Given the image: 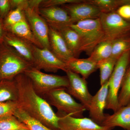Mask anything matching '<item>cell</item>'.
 I'll return each mask as SVG.
<instances>
[{
  "label": "cell",
  "instance_id": "7402d4cb",
  "mask_svg": "<svg viewBox=\"0 0 130 130\" xmlns=\"http://www.w3.org/2000/svg\"><path fill=\"white\" fill-rule=\"evenodd\" d=\"M18 90L14 80H0V102L17 101Z\"/></svg>",
  "mask_w": 130,
  "mask_h": 130
},
{
  "label": "cell",
  "instance_id": "2e32d148",
  "mask_svg": "<svg viewBox=\"0 0 130 130\" xmlns=\"http://www.w3.org/2000/svg\"><path fill=\"white\" fill-rule=\"evenodd\" d=\"M3 42L12 47L23 58L33 66V46L34 45L13 33L6 31Z\"/></svg>",
  "mask_w": 130,
  "mask_h": 130
},
{
  "label": "cell",
  "instance_id": "7c38bea8",
  "mask_svg": "<svg viewBox=\"0 0 130 130\" xmlns=\"http://www.w3.org/2000/svg\"><path fill=\"white\" fill-rule=\"evenodd\" d=\"M64 7L68 13L73 24L87 20L99 18L102 13L97 7L85 1L64 5Z\"/></svg>",
  "mask_w": 130,
  "mask_h": 130
},
{
  "label": "cell",
  "instance_id": "f1b7e54d",
  "mask_svg": "<svg viewBox=\"0 0 130 130\" xmlns=\"http://www.w3.org/2000/svg\"><path fill=\"white\" fill-rule=\"evenodd\" d=\"M25 19L24 12L22 9L19 8L12 9L3 20L5 30Z\"/></svg>",
  "mask_w": 130,
  "mask_h": 130
},
{
  "label": "cell",
  "instance_id": "d6986e66",
  "mask_svg": "<svg viewBox=\"0 0 130 130\" xmlns=\"http://www.w3.org/2000/svg\"><path fill=\"white\" fill-rule=\"evenodd\" d=\"M6 31L13 33L36 46L43 48L35 37L26 19L8 28Z\"/></svg>",
  "mask_w": 130,
  "mask_h": 130
},
{
  "label": "cell",
  "instance_id": "4316f807",
  "mask_svg": "<svg viewBox=\"0 0 130 130\" xmlns=\"http://www.w3.org/2000/svg\"><path fill=\"white\" fill-rule=\"evenodd\" d=\"M130 51V36L113 41L111 58L118 60L124 53Z\"/></svg>",
  "mask_w": 130,
  "mask_h": 130
},
{
  "label": "cell",
  "instance_id": "836d02e7",
  "mask_svg": "<svg viewBox=\"0 0 130 130\" xmlns=\"http://www.w3.org/2000/svg\"><path fill=\"white\" fill-rule=\"evenodd\" d=\"M116 12L123 18L130 22V4L122 6Z\"/></svg>",
  "mask_w": 130,
  "mask_h": 130
},
{
  "label": "cell",
  "instance_id": "e575fe53",
  "mask_svg": "<svg viewBox=\"0 0 130 130\" xmlns=\"http://www.w3.org/2000/svg\"><path fill=\"white\" fill-rule=\"evenodd\" d=\"M6 31L3 20L0 18V44L3 42V38Z\"/></svg>",
  "mask_w": 130,
  "mask_h": 130
},
{
  "label": "cell",
  "instance_id": "d590c367",
  "mask_svg": "<svg viewBox=\"0 0 130 130\" xmlns=\"http://www.w3.org/2000/svg\"><path fill=\"white\" fill-rule=\"evenodd\" d=\"M18 130H28L27 129H24V128H23V129H18Z\"/></svg>",
  "mask_w": 130,
  "mask_h": 130
},
{
  "label": "cell",
  "instance_id": "d4e9b609",
  "mask_svg": "<svg viewBox=\"0 0 130 130\" xmlns=\"http://www.w3.org/2000/svg\"><path fill=\"white\" fill-rule=\"evenodd\" d=\"M120 89L118 97L119 108L130 104V66L126 70Z\"/></svg>",
  "mask_w": 130,
  "mask_h": 130
},
{
  "label": "cell",
  "instance_id": "52a82bcc",
  "mask_svg": "<svg viewBox=\"0 0 130 130\" xmlns=\"http://www.w3.org/2000/svg\"><path fill=\"white\" fill-rule=\"evenodd\" d=\"M100 22L106 40L113 41L130 36V22L123 18L116 11L102 13Z\"/></svg>",
  "mask_w": 130,
  "mask_h": 130
},
{
  "label": "cell",
  "instance_id": "5bb4252c",
  "mask_svg": "<svg viewBox=\"0 0 130 130\" xmlns=\"http://www.w3.org/2000/svg\"><path fill=\"white\" fill-rule=\"evenodd\" d=\"M108 85V81L101 86L100 90L93 96L89 109L90 118L100 125L105 118L104 110L106 107Z\"/></svg>",
  "mask_w": 130,
  "mask_h": 130
},
{
  "label": "cell",
  "instance_id": "ac0fdd59",
  "mask_svg": "<svg viewBox=\"0 0 130 130\" xmlns=\"http://www.w3.org/2000/svg\"><path fill=\"white\" fill-rule=\"evenodd\" d=\"M68 70L77 74H80L86 79L98 69L97 64L88 58L78 59L74 58L66 64Z\"/></svg>",
  "mask_w": 130,
  "mask_h": 130
},
{
  "label": "cell",
  "instance_id": "ba28073f",
  "mask_svg": "<svg viewBox=\"0 0 130 130\" xmlns=\"http://www.w3.org/2000/svg\"><path fill=\"white\" fill-rule=\"evenodd\" d=\"M40 7L29 6L24 11L26 19L32 33L43 48L50 49L49 26L39 13Z\"/></svg>",
  "mask_w": 130,
  "mask_h": 130
},
{
  "label": "cell",
  "instance_id": "83f0119b",
  "mask_svg": "<svg viewBox=\"0 0 130 130\" xmlns=\"http://www.w3.org/2000/svg\"><path fill=\"white\" fill-rule=\"evenodd\" d=\"M28 128L13 115L0 117V130H11Z\"/></svg>",
  "mask_w": 130,
  "mask_h": 130
},
{
  "label": "cell",
  "instance_id": "4dcf8cb0",
  "mask_svg": "<svg viewBox=\"0 0 130 130\" xmlns=\"http://www.w3.org/2000/svg\"><path fill=\"white\" fill-rule=\"evenodd\" d=\"M83 1H84L81 0H42L40 4V8L58 6L59 5H64L69 4L79 3Z\"/></svg>",
  "mask_w": 130,
  "mask_h": 130
},
{
  "label": "cell",
  "instance_id": "8d00e7d4",
  "mask_svg": "<svg viewBox=\"0 0 130 130\" xmlns=\"http://www.w3.org/2000/svg\"><path fill=\"white\" fill-rule=\"evenodd\" d=\"M17 130V129H14V130Z\"/></svg>",
  "mask_w": 130,
  "mask_h": 130
},
{
  "label": "cell",
  "instance_id": "9c48e42d",
  "mask_svg": "<svg viewBox=\"0 0 130 130\" xmlns=\"http://www.w3.org/2000/svg\"><path fill=\"white\" fill-rule=\"evenodd\" d=\"M33 67L47 72L56 73L59 70L67 71L66 63L58 58L50 50L33 46Z\"/></svg>",
  "mask_w": 130,
  "mask_h": 130
},
{
  "label": "cell",
  "instance_id": "8fae6325",
  "mask_svg": "<svg viewBox=\"0 0 130 130\" xmlns=\"http://www.w3.org/2000/svg\"><path fill=\"white\" fill-rule=\"evenodd\" d=\"M59 118L58 130H112V129L98 124L90 118H74L58 112Z\"/></svg>",
  "mask_w": 130,
  "mask_h": 130
},
{
  "label": "cell",
  "instance_id": "603a6c76",
  "mask_svg": "<svg viewBox=\"0 0 130 130\" xmlns=\"http://www.w3.org/2000/svg\"><path fill=\"white\" fill-rule=\"evenodd\" d=\"M86 2L97 7L102 13L116 11L120 7L130 4V0H88Z\"/></svg>",
  "mask_w": 130,
  "mask_h": 130
},
{
  "label": "cell",
  "instance_id": "1f68e13d",
  "mask_svg": "<svg viewBox=\"0 0 130 130\" xmlns=\"http://www.w3.org/2000/svg\"><path fill=\"white\" fill-rule=\"evenodd\" d=\"M11 10L10 0H0V18L3 20Z\"/></svg>",
  "mask_w": 130,
  "mask_h": 130
},
{
  "label": "cell",
  "instance_id": "3957f363",
  "mask_svg": "<svg viewBox=\"0 0 130 130\" xmlns=\"http://www.w3.org/2000/svg\"><path fill=\"white\" fill-rule=\"evenodd\" d=\"M70 26L79 35L81 53L89 56L98 44L106 40L100 18L79 21Z\"/></svg>",
  "mask_w": 130,
  "mask_h": 130
},
{
  "label": "cell",
  "instance_id": "5b68a950",
  "mask_svg": "<svg viewBox=\"0 0 130 130\" xmlns=\"http://www.w3.org/2000/svg\"><path fill=\"white\" fill-rule=\"evenodd\" d=\"M130 63V51L118 59L108 80V91L105 109L116 111L119 108L118 97L123 78Z\"/></svg>",
  "mask_w": 130,
  "mask_h": 130
},
{
  "label": "cell",
  "instance_id": "484cf974",
  "mask_svg": "<svg viewBox=\"0 0 130 130\" xmlns=\"http://www.w3.org/2000/svg\"><path fill=\"white\" fill-rule=\"evenodd\" d=\"M118 60L110 57L98 63V69L100 70L101 86L109 80Z\"/></svg>",
  "mask_w": 130,
  "mask_h": 130
},
{
  "label": "cell",
  "instance_id": "9a60e30c",
  "mask_svg": "<svg viewBox=\"0 0 130 130\" xmlns=\"http://www.w3.org/2000/svg\"><path fill=\"white\" fill-rule=\"evenodd\" d=\"M49 40L51 51L66 64L75 58L60 32L50 26H49Z\"/></svg>",
  "mask_w": 130,
  "mask_h": 130
},
{
  "label": "cell",
  "instance_id": "8992f818",
  "mask_svg": "<svg viewBox=\"0 0 130 130\" xmlns=\"http://www.w3.org/2000/svg\"><path fill=\"white\" fill-rule=\"evenodd\" d=\"M48 102L61 112L74 118H83V113L86 110L81 103L74 100L65 88L51 90L42 97Z\"/></svg>",
  "mask_w": 130,
  "mask_h": 130
},
{
  "label": "cell",
  "instance_id": "277c9868",
  "mask_svg": "<svg viewBox=\"0 0 130 130\" xmlns=\"http://www.w3.org/2000/svg\"><path fill=\"white\" fill-rule=\"evenodd\" d=\"M24 74L29 78L35 91L42 97L55 89H66L69 84L67 76L46 74L34 67L25 72Z\"/></svg>",
  "mask_w": 130,
  "mask_h": 130
},
{
  "label": "cell",
  "instance_id": "30bf717a",
  "mask_svg": "<svg viewBox=\"0 0 130 130\" xmlns=\"http://www.w3.org/2000/svg\"><path fill=\"white\" fill-rule=\"evenodd\" d=\"M66 72L69 81L66 90L70 95L79 100L86 110H89L93 96L89 92L86 80L71 70H68Z\"/></svg>",
  "mask_w": 130,
  "mask_h": 130
},
{
  "label": "cell",
  "instance_id": "4fadbf2b",
  "mask_svg": "<svg viewBox=\"0 0 130 130\" xmlns=\"http://www.w3.org/2000/svg\"><path fill=\"white\" fill-rule=\"evenodd\" d=\"M39 13L49 26L58 29L73 24L68 13L64 8L58 6L39 8Z\"/></svg>",
  "mask_w": 130,
  "mask_h": 130
},
{
  "label": "cell",
  "instance_id": "ffe728a7",
  "mask_svg": "<svg viewBox=\"0 0 130 130\" xmlns=\"http://www.w3.org/2000/svg\"><path fill=\"white\" fill-rule=\"evenodd\" d=\"M56 30L62 35L68 48L74 57L77 58L81 53L80 39L77 32L70 26L61 27Z\"/></svg>",
  "mask_w": 130,
  "mask_h": 130
},
{
  "label": "cell",
  "instance_id": "44dd1931",
  "mask_svg": "<svg viewBox=\"0 0 130 130\" xmlns=\"http://www.w3.org/2000/svg\"><path fill=\"white\" fill-rule=\"evenodd\" d=\"M113 41L105 40L94 48L88 58L97 63L111 57Z\"/></svg>",
  "mask_w": 130,
  "mask_h": 130
},
{
  "label": "cell",
  "instance_id": "f546056e",
  "mask_svg": "<svg viewBox=\"0 0 130 130\" xmlns=\"http://www.w3.org/2000/svg\"><path fill=\"white\" fill-rule=\"evenodd\" d=\"M19 105L17 101H7L0 102V117L13 115Z\"/></svg>",
  "mask_w": 130,
  "mask_h": 130
},
{
  "label": "cell",
  "instance_id": "d6a6232c",
  "mask_svg": "<svg viewBox=\"0 0 130 130\" xmlns=\"http://www.w3.org/2000/svg\"><path fill=\"white\" fill-rule=\"evenodd\" d=\"M11 9L19 8L24 11L29 6V0H10Z\"/></svg>",
  "mask_w": 130,
  "mask_h": 130
},
{
  "label": "cell",
  "instance_id": "cb8c5ba5",
  "mask_svg": "<svg viewBox=\"0 0 130 130\" xmlns=\"http://www.w3.org/2000/svg\"><path fill=\"white\" fill-rule=\"evenodd\" d=\"M13 115L20 121L24 124L29 130H54L48 128L38 120L29 116L19 107Z\"/></svg>",
  "mask_w": 130,
  "mask_h": 130
},
{
  "label": "cell",
  "instance_id": "e0dca14e",
  "mask_svg": "<svg viewBox=\"0 0 130 130\" xmlns=\"http://www.w3.org/2000/svg\"><path fill=\"white\" fill-rule=\"evenodd\" d=\"M101 125L113 128L116 126L130 130V104L119 108L112 115L105 114Z\"/></svg>",
  "mask_w": 130,
  "mask_h": 130
},
{
  "label": "cell",
  "instance_id": "6da1fadb",
  "mask_svg": "<svg viewBox=\"0 0 130 130\" xmlns=\"http://www.w3.org/2000/svg\"><path fill=\"white\" fill-rule=\"evenodd\" d=\"M14 80L18 89L19 107L48 128L58 130L59 118L48 102L36 92L29 78L22 73L15 77Z\"/></svg>",
  "mask_w": 130,
  "mask_h": 130
},
{
  "label": "cell",
  "instance_id": "7a4b0ae2",
  "mask_svg": "<svg viewBox=\"0 0 130 130\" xmlns=\"http://www.w3.org/2000/svg\"><path fill=\"white\" fill-rule=\"evenodd\" d=\"M32 67L14 48L3 42L0 44V80H13Z\"/></svg>",
  "mask_w": 130,
  "mask_h": 130
}]
</instances>
